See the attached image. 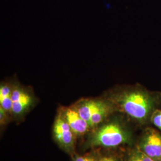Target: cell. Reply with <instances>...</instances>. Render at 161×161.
I'll return each mask as SVG.
<instances>
[{
	"label": "cell",
	"mask_w": 161,
	"mask_h": 161,
	"mask_svg": "<svg viewBox=\"0 0 161 161\" xmlns=\"http://www.w3.org/2000/svg\"><path fill=\"white\" fill-rule=\"evenodd\" d=\"M98 161H119L114 156H105L98 159Z\"/></svg>",
	"instance_id": "4fadbf2b"
},
{
	"label": "cell",
	"mask_w": 161,
	"mask_h": 161,
	"mask_svg": "<svg viewBox=\"0 0 161 161\" xmlns=\"http://www.w3.org/2000/svg\"><path fill=\"white\" fill-rule=\"evenodd\" d=\"M73 106L90 128L97 127L117 112L114 104L105 97L81 99Z\"/></svg>",
	"instance_id": "3957f363"
},
{
	"label": "cell",
	"mask_w": 161,
	"mask_h": 161,
	"mask_svg": "<svg viewBox=\"0 0 161 161\" xmlns=\"http://www.w3.org/2000/svg\"><path fill=\"white\" fill-rule=\"evenodd\" d=\"M132 134L128 127L118 119L108 121L98 128L90 140L94 147L115 148L131 143Z\"/></svg>",
	"instance_id": "7a4b0ae2"
},
{
	"label": "cell",
	"mask_w": 161,
	"mask_h": 161,
	"mask_svg": "<svg viewBox=\"0 0 161 161\" xmlns=\"http://www.w3.org/2000/svg\"><path fill=\"white\" fill-rule=\"evenodd\" d=\"M137 147L156 161L161 159V132L146 127L138 140Z\"/></svg>",
	"instance_id": "277c9868"
},
{
	"label": "cell",
	"mask_w": 161,
	"mask_h": 161,
	"mask_svg": "<svg viewBox=\"0 0 161 161\" xmlns=\"http://www.w3.org/2000/svg\"><path fill=\"white\" fill-rule=\"evenodd\" d=\"M12 84L7 82L1 84L0 107L5 110L9 115H12Z\"/></svg>",
	"instance_id": "ba28073f"
},
{
	"label": "cell",
	"mask_w": 161,
	"mask_h": 161,
	"mask_svg": "<svg viewBox=\"0 0 161 161\" xmlns=\"http://www.w3.org/2000/svg\"><path fill=\"white\" fill-rule=\"evenodd\" d=\"M34 98L26 88L18 84L13 85L12 91V115L21 116L31 108Z\"/></svg>",
	"instance_id": "8992f818"
},
{
	"label": "cell",
	"mask_w": 161,
	"mask_h": 161,
	"mask_svg": "<svg viewBox=\"0 0 161 161\" xmlns=\"http://www.w3.org/2000/svg\"><path fill=\"white\" fill-rule=\"evenodd\" d=\"M60 112L75 135H83L91 128L88 122L80 116L74 106L64 108L60 110Z\"/></svg>",
	"instance_id": "52a82bcc"
},
{
	"label": "cell",
	"mask_w": 161,
	"mask_h": 161,
	"mask_svg": "<svg viewBox=\"0 0 161 161\" xmlns=\"http://www.w3.org/2000/svg\"><path fill=\"white\" fill-rule=\"evenodd\" d=\"M98 159L94 156L86 155L77 157L74 161H98Z\"/></svg>",
	"instance_id": "7c38bea8"
},
{
	"label": "cell",
	"mask_w": 161,
	"mask_h": 161,
	"mask_svg": "<svg viewBox=\"0 0 161 161\" xmlns=\"http://www.w3.org/2000/svg\"><path fill=\"white\" fill-rule=\"evenodd\" d=\"M8 115H10L5 110L3 109L1 107H0V122L1 125H4L7 122L8 118Z\"/></svg>",
	"instance_id": "8fae6325"
},
{
	"label": "cell",
	"mask_w": 161,
	"mask_h": 161,
	"mask_svg": "<svg viewBox=\"0 0 161 161\" xmlns=\"http://www.w3.org/2000/svg\"><path fill=\"white\" fill-rule=\"evenodd\" d=\"M105 98L114 104L117 112L140 126L147 127L153 113L161 108V92L151 91L140 84L116 86Z\"/></svg>",
	"instance_id": "6da1fadb"
},
{
	"label": "cell",
	"mask_w": 161,
	"mask_h": 161,
	"mask_svg": "<svg viewBox=\"0 0 161 161\" xmlns=\"http://www.w3.org/2000/svg\"><path fill=\"white\" fill-rule=\"evenodd\" d=\"M161 161V160H160V161Z\"/></svg>",
	"instance_id": "5bb4252c"
},
{
	"label": "cell",
	"mask_w": 161,
	"mask_h": 161,
	"mask_svg": "<svg viewBox=\"0 0 161 161\" xmlns=\"http://www.w3.org/2000/svg\"><path fill=\"white\" fill-rule=\"evenodd\" d=\"M124 161H156L136 148L131 150L127 154Z\"/></svg>",
	"instance_id": "9c48e42d"
},
{
	"label": "cell",
	"mask_w": 161,
	"mask_h": 161,
	"mask_svg": "<svg viewBox=\"0 0 161 161\" xmlns=\"http://www.w3.org/2000/svg\"><path fill=\"white\" fill-rule=\"evenodd\" d=\"M150 124L156 127L161 132V108L156 110L150 118Z\"/></svg>",
	"instance_id": "30bf717a"
},
{
	"label": "cell",
	"mask_w": 161,
	"mask_h": 161,
	"mask_svg": "<svg viewBox=\"0 0 161 161\" xmlns=\"http://www.w3.org/2000/svg\"><path fill=\"white\" fill-rule=\"evenodd\" d=\"M53 135L56 142L64 150L72 152L75 146V134L69 127L60 111L53 126Z\"/></svg>",
	"instance_id": "5b68a950"
}]
</instances>
